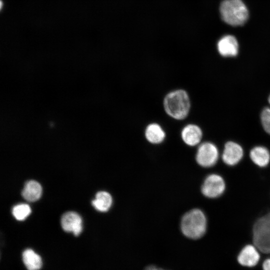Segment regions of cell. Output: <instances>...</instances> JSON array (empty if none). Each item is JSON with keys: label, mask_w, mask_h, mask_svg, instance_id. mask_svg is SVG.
Returning a JSON list of instances; mask_svg holds the SVG:
<instances>
[{"label": "cell", "mask_w": 270, "mask_h": 270, "mask_svg": "<svg viewBox=\"0 0 270 270\" xmlns=\"http://www.w3.org/2000/svg\"><path fill=\"white\" fill-rule=\"evenodd\" d=\"M181 230L186 237L194 240L201 238L207 228V220L204 212L194 208L186 212L181 221Z\"/></svg>", "instance_id": "cell-1"}, {"label": "cell", "mask_w": 270, "mask_h": 270, "mask_svg": "<svg viewBox=\"0 0 270 270\" xmlns=\"http://www.w3.org/2000/svg\"><path fill=\"white\" fill-rule=\"evenodd\" d=\"M164 106L166 112L170 116L178 120H183L189 112L190 100L185 90H175L166 96Z\"/></svg>", "instance_id": "cell-2"}, {"label": "cell", "mask_w": 270, "mask_h": 270, "mask_svg": "<svg viewBox=\"0 0 270 270\" xmlns=\"http://www.w3.org/2000/svg\"><path fill=\"white\" fill-rule=\"evenodd\" d=\"M220 11L222 20L234 26L244 25L248 18V8L242 0H223Z\"/></svg>", "instance_id": "cell-3"}, {"label": "cell", "mask_w": 270, "mask_h": 270, "mask_svg": "<svg viewBox=\"0 0 270 270\" xmlns=\"http://www.w3.org/2000/svg\"><path fill=\"white\" fill-rule=\"evenodd\" d=\"M254 245L264 254L270 253V212L259 218L252 228Z\"/></svg>", "instance_id": "cell-4"}, {"label": "cell", "mask_w": 270, "mask_h": 270, "mask_svg": "<svg viewBox=\"0 0 270 270\" xmlns=\"http://www.w3.org/2000/svg\"><path fill=\"white\" fill-rule=\"evenodd\" d=\"M226 190V183L220 175L212 174L205 178L202 186V194L206 197L215 198L220 196Z\"/></svg>", "instance_id": "cell-5"}, {"label": "cell", "mask_w": 270, "mask_h": 270, "mask_svg": "<svg viewBox=\"0 0 270 270\" xmlns=\"http://www.w3.org/2000/svg\"><path fill=\"white\" fill-rule=\"evenodd\" d=\"M219 157L216 146L210 142L202 143L198 148L196 160L202 167L210 168L216 164Z\"/></svg>", "instance_id": "cell-6"}, {"label": "cell", "mask_w": 270, "mask_h": 270, "mask_svg": "<svg viewBox=\"0 0 270 270\" xmlns=\"http://www.w3.org/2000/svg\"><path fill=\"white\" fill-rule=\"evenodd\" d=\"M244 156V150L238 144L229 141L226 143L222 154L223 162L228 166L238 164Z\"/></svg>", "instance_id": "cell-7"}, {"label": "cell", "mask_w": 270, "mask_h": 270, "mask_svg": "<svg viewBox=\"0 0 270 270\" xmlns=\"http://www.w3.org/2000/svg\"><path fill=\"white\" fill-rule=\"evenodd\" d=\"M62 229L67 232H72L76 236L82 231V220L80 216L74 212L64 213L61 218Z\"/></svg>", "instance_id": "cell-8"}, {"label": "cell", "mask_w": 270, "mask_h": 270, "mask_svg": "<svg viewBox=\"0 0 270 270\" xmlns=\"http://www.w3.org/2000/svg\"><path fill=\"white\" fill-rule=\"evenodd\" d=\"M217 48L220 54L223 56H235L238 52V43L234 36L225 35L218 41Z\"/></svg>", "instance_id": "cell-9"}, {"label": "cell", "mask_w": 270, "mask_h": 270, "mask_svg": "<svg viewBox=\"0 0 270 270\" xmlns=\"http://www.w3.org/2000/svg\"><path fill=\"white\" fill-rule=\"evenodd\" d=\"M258 249L254 246L248 244L240 252L238 261L242 266L252 267L258 262L260 256Z\"/></svg>", "instance_id": "cell-10"}, {"label": "cell", "mask_w": 270, "mask_h": 270, "mask_svg": "<svg viewBox=\"0 0 270 270\" xmlns=\"http://www.w3.org/2000/svg\"><path fill=\"white\" fill-rule=\"evenodd\" d=\"M184 142L190 146L198 144L202 138V132L200 128L194 124H189L184 126L181 132Z\"/></svg>", "instance_id": "cell-11"}, {"label": "cell", "mask_w": 270, "mask_h": 270, "mask_svg": "<svg viewBox=\"0 0 270 270\" xmlns=\"http://www.w3.org/2000/svg\"><path fill=\"white\" fill-rule=\"evenodd\" d=\"M250 157L254 164L260 168L268 166L270 162V152L264 146H258L252 148Z\"/></svg>", "instance_id": "cell-12"}, {"label": "cell", "mask_w": 270, "mask_h": 270, "mask_svg": "<svg viewBox=\"0 0 270 270\" xmlns=\"http://www.w3.org/2000/svg\"><path fill=\"white\" fill-rule=\"evenodd\" d=\"M42 194L40 184L35 180L27 182L22 190V197L27 201L33 202L38 200Z\"/></svg>", "instance_id": "cell-13"}, {"label": "cell", "mask_w": 270, "mask_h": 270, "mask_svg": "<svg viewBox=\"0 0 270 270\" xmlns=\"http://www.w3.org/2000/svg\"><path fill=\"white\" fill-rule=\"evenodd\" d=\"M146 140L150 143L157 144L162 142L164 139L166 134L162 128L158 124H150L148 126L145 130Z\"/></svg>", "instance_id": "cell-14"}, {"label": "cell", "mask_w": 270, "mask_h": 270, "mask_svg": "<svg viewBox=\"0 0 270 270\" xmlns=\"http://www.w3.org/2000/svg\"><path fill=\"white\" fill-rule=\"evenodd\" d=\"M23 262L28 270H38L42 266L40 256L32 249H26L22 254Z\"/></svg>", "instance_id": "cell-15"}, {"label": "cell", "mask_w": 270, "mask_h": 270, "mask_svg": "<svg viewBox=\"0 0 270 270\" xmlns=\"http://www.w3.org/2000/svg\"><path fill=\"white\" fill-rule=\"evenodd\" d=\"M112 202V197L108 192H98L92 204L98 210L102 212H107L111 207Z\"/></svg>", "instance_id": "cell-16"}, {"label": "cell", "mask_w": 270, "mask_h": 270, "mask_svg": "<svg viewBox=\"0 0 270 270\" xmlns=\"http://www.w3.org/2000/svg\"><path fill=\"white\" fill-rule=\"evenodd\" d=\"M31 212V209L27 204H21L15 206L12 210L14 217L18 220H24Z\"/></svg>", "instance_id": "cell-17"}, {"label": "cell", "mask_w": 270, "mask_h": 270, "mask_svg": "<svg viewBox=\"0 0 270 270\" xmlns=\"http://www.w3.org/2000/svg\"><path fill=\"white\" fill-rule=\"evenodd\" d=\"M261 122L264 130L270 134V108H264L260 114Z\"/></svg>", "instance_id": "cell-18"}, {"label": "cell", "mask_w": 270, "mask_h": 270, "mask_svg": "<svg viewBox=\"0 0 270 270\" xmlns=\"http://www.w3.org/2000/svg\"><path fill=\"white\" fill-rule=\"evenodd\" d=\"M263 270H270V258L266 259L262 264Z\"/></svg>", "instance_id": "cell-19"}, {"label": "cell", "mask_w": 270, "mask_h": 270, "mask_svg": "<svg viewBox=\"0 0 270 270\" xmlns=\"http://www.w3.org/2000/svg\"><path fill=\"white\" fill-rule=\"evenodd\" d=\"M144 270H165L159 268H158L154 266H149L146 268Z\"/></svg>", "instance_id": "cell-20"}, {"label": "cell", "mask_w": 270, "mask_h": 270, "mask_svg": "<svg viewBox=\"0 0 270 270\" xmlns=\"http://www.w3.org/2000/svg\"><path fill=\"white\" fill-rule=\"evenodd\" d=\"M268 102H269V104H270V94L268 98Z\"/></svg>", "instance_id": "cell-21"}]
</instances>
